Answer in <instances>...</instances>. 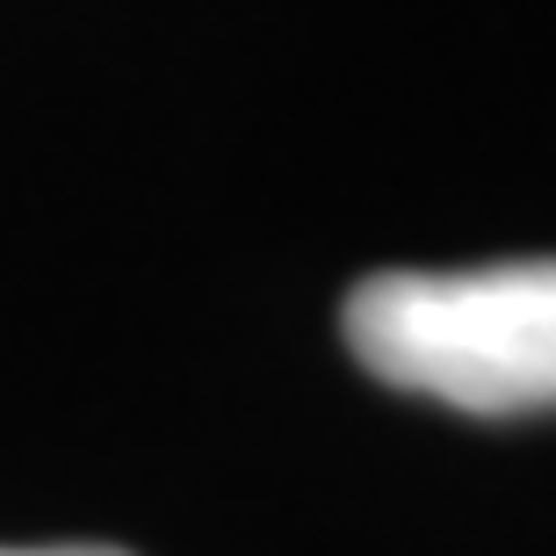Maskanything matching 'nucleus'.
I'll return each mask as SVG.
<instances>
[{"mask_svg":"<svg viewBox=\"0 0 556 556\" xmlns=\"http://www.w3.org/2000/svg\"><path fill=\"white\" fill-rule=\"evenodd\" d=\"M340 332L391 391L477 419L556 413V261L369 275L348 289Z\"/></svg>","mask_w":556,"mask_h":556,"instance_id":"1","label":"nucleus"},{"mask_svg":"<svg viewBox=\"0 0 556 556\" xmlns=\"http://www.w3.org/2000/svg\"><path fill=\"white\" fill-rule=\"evenodd\" d=\"M0 556H124L109 542H51V549H0Z\"/></svg>","mask_w":556,"mask_h":556,"instance_id":"2","label":"nucleus"}]
</instances>
